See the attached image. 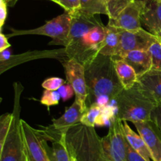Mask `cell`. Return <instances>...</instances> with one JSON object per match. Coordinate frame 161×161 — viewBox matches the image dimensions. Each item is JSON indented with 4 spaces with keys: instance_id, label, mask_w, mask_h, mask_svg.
I'll list each match as a JSON object with an SVG mask.
<instances>
[{
    "instance_id": "1",
    "label": "cell",
    "mask_w": 161,
    "mask_h": 161,
    "mask_svg": "<svg viewBox=\"0 0 161 161\" xmlns=\"http://www.w3.org/2000/svg\"><path fill=\"white\" fill-rule=\"evenodd\" d=\"M87 86L86 107L108 106L124 90L115 69L113 58L98 54L84 66Z\"/></svg>"
},
{
    "instance_id": "2",
    "label": "cell",
    "mask_w": 161,
    "mask_h": 161,
    "mask_svg": "<svg viewBox=\"0 0 161 161\" xmlns=\"http://www.w3.org/2000/svg\"><path fill=\"white\" fill-rule=\"evenodd\" d=\"M65 142L71 157L76 161H100L102 158L101 138L93 127L81 123L68 130Z\"/></svg>"
},
{
    "instance_id": "3",
    "label": "cell",
    "mask_w": 161,
    "mask_h": 161,
    "mask_svg": "<svg viewBox=\"0 0 161 161\" xmlns=\"http://www.w3.org/2000/svg\"><path fill=\"white\" fill-rule=\"evenodd\" d=\"M116 117L122 121L137 123L151 119L155 104L142 92L136 84L129 90H123L114 100Z\"/></svg>"
},
{
    "instance_id": "4",
    "label": "cell",
    "mask_w": 161,
    "mask_h": 161,
    "mask_svg": "<svg viewBox=\"0 0 161 161\" xmlns=\"http://www.w3.org/2000/svg\"><path fill=\"white\" fill-rule=\"evenodd\" d=\"M22 91L23 88L20 83H14L12 121L0 157V161H29L20 125V95Z\"/></svg>"
},
{
    "instance_id": "5",
    "label": "cell",
    "mask_w": 161,
    "mask_h": 161,
    "mask_svg": "<svg viewBox=\"0 0 161 161\" xmlns=\"http://www.w3.org/2000/svg\"><path fill=\"white\" fill-rule=\"evenodd\" d=\"M105 39V26L102 24L90 30L81 39L65 47L69 59H73L85 66L99 53Z\"/></svg>"
},
{
    "instance_id": "6",
    "label": "cell",
    "mask_w": 161,
    "mask_h": 161,
    "mask_svg": "<svg viewBox=\"0 0 161 161\" xmlns=\"http://www.w3.org/2000/svg\"><path fill=\"white\" fill-rule=\"evenodd\" d=\"M102 158L108 161H126L127 141L123 130V121L115 116L106 136L101 138Z\"/></svg>"
},
{
    "instance_id": "7",
    "label": "cell",
    "mask_w": 161,
    "mask_h": 161,
    "mask_svg": "<svg viewBox=\"0 0 161 161\" xmlns=\"http://www.w3.org/2000/svg\"><path fill=\"white\" fill-rule=\"evenodd\" d=\"M71 19H72V15L70 13L64 11L62 14L49 20L45 25L39 28L31 30H25V31L13 30L12 34L9 35L8 36L23 34L42 35L51 38L52 41L50 44L62 45L64 47L66 39L70 29Z\"/></svg>"
},
{
    "instance_id": "8",
    "label": "cell",
    "mask_w": 161,
    "mask_h": 161,
    "mask_svg": "<svg viewBox=\"0 0 161 161\" xmlns=\"http://www.w3.org/2000/svg\"><path fill=\"white\" fill-rule=\"evenodd\" d=\"M22 135L29 161H51L49 157L48 145L43 137L25 120L20 119Z\"/></svg>"
},
{
    "instance_id": "9",
    "label": "cell",
    "mask_w": 161,
    "mask_h": 161,
    "mask_svg": "<svg viewBox=\"0 0 161 161\" xmlns=\"http://www.w3.org/2000/svg\"><path fill=\"white\" fill-rule=\"evenodd\" d=\"M120 42L119 53L113 58H119L133 50H148L157 38L142 28L136 31H125L119 29Z\"/></svg>"
},
{
    "instance_id": "10",
    "label": "cell",
    "mask_w": 161,
    "mask_h": 161,
    "mask_svg": "<svg viewBox=\"0 0 161 161\" xmlns=\"http://www.w3.org/2000/svg\"><path fill=\"white\" fill-rule=\"evenodd\" d=\"M64 68L67 83L73 88L75 95V101L83 106L85 110L86 107V98H87V86L85 79L84 66L73 59H69L63 61Z\"/></svg>"
},
{
    "instance_id": "11",
    "label": "cell",
    "mask_w": 161,
    "mask_h": 161,
    "mask_svg": "<svg viewBox=\"0 0 161 161\" xmlns=\"http://www.w3.org/2000/svg\"><path fill=\"white\" fill-rule=\"evenodd\" d=\"M47 142H51V148L48 147L49 157L51 161H72L65 142L66 133L56 130L51 126L38 130Z\"/></svg>"
},
{
    "instance_id": "12",
    "label": "cell",
    "mask_w": 161,
    "mask_h": 161,
    "mask_svg": "<svg viewBox=\"0 0 161 161\" xmlns=\"http://www.w3.org/2000/svg\"><path fill=\"white\" fill-rule=\"evenodd\" d=\"M140 136L147 146L153 161L161 160V133L151 119L134 123Z\"/></svg>"
},
{
    "instance_id": "13",
    "label": "cell",
    "mask_w": 161,
    "mask_h": 161,
    "mask_svg": "<svg viewBox=\"0 0 161 161\" xmlns=\"http://www.w3.org/2000/svg\"><path fill=\"white\" fill-rule=\"evenodd\" d=\"M144 4L133 1L116 19L109 20L108 24L125 31H136L142 28L141 14Z\"/></svg>"
},
{
    "instance_id": "14",
    "label": "cell",
    "mask_w": 161,
    "mask_h": 161,
    "mask_svg": "<svg viewBox=\"0 0 161 161\" xmlns=\"http://www.w3.org/2000/svg\"><path fill=\"white\" fill-rule=\"evenodd\" d=\"M70 29L66 39L64 47L81 39L88 31L97 25L102 24L94 17H88L79 11L71 14Z\"/></svg>"
},
{
    "instance_id": "15",
    "label": "cell",
    "mask_w": 161,
    "mask_h": 161,
    "mask_svg": "<svg viewBox=\"0 0 161 161\" xmlns=\"http://www.w3.org/2000/svg\"><path fill=\"white\" fill-rule=\"evenodd\" d=\"M137 85L151 102L155 105L161 104V71L150 70L138 77Z\"/></svg>"
},
{
    "instance_id": "16",
    "label": "cell",
    "mask_w": 161,
    "mask_h": 161,
    "mask_svg": "<svg viewBox=\"0 0 161 161\" xmlns=\"http://www.w3.org/2000/svg\"><path fill=\"white\" fill-rule=\"evenodd\" d=\"M86 110L77 101L75 100L69 108L65 109L64 114L58 119H53L51 127L61 133H67L68 130L80 124L82 116Z\"/></svg>"
},
{
    "instance_id": "17",
    "label": "cell",
    "mask_w": 161,
    "mask_h": 161,
    "mask_svg": "<svg viewBox=\"0 0 161 161\" xmlns=\"http://www.w3.org/2000/svg\"><path fill=\"white\" fill-rule=\"evenodd\" d=\"M129 64L136 72L138 77L142 76L152 69V58L149 50H133L119 58Z\"/></svg>"
},
{
    "instance_id": "18",
    "label": "cell",
    "mask_w": 161,
    "mask_h": 161,
    "mask_svg": "<svg viewBox=\"0 0 161 161\" xmlns=\"http://www.w3.org/2000/svg\"><path fill=\"white\" fill-rule=\"evenodd\" d=\"M142 24L152 33L161 26V0H148L141 14Z\"/></svg>"
},
{
    "instance_id": "19",
    "label": "cell",
    "mask_w": 161,
    "mask_h": 161,
    "mask_svg": "<svg viewBox=\"0 0 161 161\" xmlns=\"http://www.w3.org/2000/svg\"><path fill=\"white\" fill-rule=\"evenodd\" d=\"M119 29L108 24L105 26V39L99 50V53L112 58L116 57L119 53Z\"/></svg>"
},
{
    "instance_id": "20",
    "label": "cell",
    "mask_w": 161,
    "mask_h": 161,
    "mask_svg": "<svg viewBox=\"0 0 161 161\" xmlns=\"http://www.w3.org/2000/svg\"><path fill=\"white\" fill-rule=\"evenodd\" d=\"M123 130H124L126 140L130 147L146 160L151 161L152 157H151L150 152L145 143L144 140L140 136L139 134H137L130 128V126L127 124V121H123Z\"/></svg>"
},
{
    "instance_id": "21",
    "label": "cell",
    "mask_w": 161,
    "mask_h": 161,
    "mask_svg": "<svg viewBox=\"0 0 161 161\" xmlns=\"http://www.w3.org/2000/svg\"><path fill=\"white\" fill-rule=\"evenodd\" d=\"M114 65L116 75L124 90L133 87L138 82V75L135 71L127 63L121 59H114Z\"/></svg>"
},
{
    "instance_id": "22",
    "label": "cell",
    "mask_w": 161,
    "mask_h": 161,
    "mask_svg": "<svg viewBox=\"0 0 161 161\" xmlns=\"http://www.w3.org/2000/svg\"><path fill=\"white\" fill-rule=\"evenodd\" d=\"M78 11L88 17H94L96 14L108 16L106 0H80Z\"/></svg>"
},
{
    "instance_id": "23",
    "label": "cell",
    "mask_w": 161,
    "mask_h": 161,
    "mask_svg": "<svg viewBox=\"0 0 161 161\" xmlns=\"http://www.w3.org/2000/svg\"><path fill=\"white\" fill-rule=\"evenodd\" d=\"M103 107H101L97 105H92L88 107L87 109L84 112L82 116L80 123L83 125L88 127H93L97 125L98 121L103 113Z\"/></svg>"
},
{
    "instance_id": "24",
    "label": "cell",
    "mask_w": 161,
    "mask_h": 161,
    "mask_svg": "<svg viewBox=\"0 0 161 161\" xmlns=\"http://www.w3.org/2000/svg\"><path fill=\"white\" fill-rule=\"evenodd\" d=\"M132 2L133 0H106L108 17L109 20L116 19Z\"/></svg>"
},
{
    "instance_id": "25",
    "label": "cell",
    "mask_w": 161,
    "mask_h": 161,
    "mask_svg": "<svg viewBox=\"0 0 161 161\" xmlns=\"http://www.w3.org/2000/svg\"><path fill=\"white\" fill-rule=\"evenodd\" d=\"M12 121V113H4L0 116V157Z\"/></svg>"
},
{
    "instance_id": "26",
    "label": "cell",
    "mask_w": 161,
    "mask_h": 161,
    "mask_svg": "<svg viewBox=\"0 0 161 161\" xmlns=\"http://www.w3.org/2000/svg\"><path fill=\"white\" fill-rule=\"evenodd\" d=\"M152 58V69L151 70L161 71V41H157L151 45L148 50Z\"/></svg>"
},
{
    "instance_id": "27",
    "label": "cell",
    "mask_w": 161,
    "mask_h": 161,
    "mask_svg": "<svg viewBox=\"0 0 161 161\" xmlns=\"http://www.w3.org/2000/svg\"><path fill=\"white\" fill-rule=\"evenodd\" d=\"M26 54L12 55V57L9 59L0 60V75L11 68L24 62L26 60Z\"/></svg>"
},
{
    "instance_id": "28",
    "label": "cell",
    "mask_w": 161,
    "mask_h": 161,
    "mask_svg": "<svg viewBox=\"0 0 161 161\" xmlns=\"http://www.w3.org/2000/svg\"><path fill=\"white\" fill-rule=\"evenodd\" d=\"M61 98V95L58 91H53L45 90L42 93L40 102L42 105H45L47 106H51V105H58Z\"/></svg>"
},
{
    "instance_id": "29",
    "label": "cell",
    "mask_w": 161,
    "mask_h": 161,
    "mask_svg": "<svg viewBox=\"0 0 161 161\" xmlns=\"http://www.w3.org/2000/svg\"><path fill=\"white\" fill-rule=\"evenodd\" d=\"M53 3L60 5L64 11L70 14L78 11L80 7V0H54Z\"/></svg>"
},
{
    "instance_id": "30",
    "label": "cell",
    "mask_w": 161,
    "mask_h": 161,
    "mask_svg": "<svg viewBox=\"0 0 161 161\" xmlns=\"http://www.w3.org/2000/svg\"><path fill=\"white\" fill-rule=\"evenodd\" d=\"M64 83H65V81L63 79L58 78V77H52L43 81V83H42V86L47 91H58V89Z\"/></svg>"
},
{
    "instance_id": "31",
    "label": "cell",
    "mask_w": 161,
    "mask_h": 161,
    "mask_svg": "<svg viewBox=\"0 0 161 161\" xmlns=\"http://www.w3.org/2000/svg\"><path fill=\"white\" fill-rule=\"evenodd\" d=\"M58 91L59 92L62 100L64 101V102L69 100V98H71V97L73 96V94H75L73 88H72V86H71L69 83H67V82H65V83L63 84L62 86L58 89Z\"/></svg>"
},
{
    "instance_id": "32",
    "label": "cell",
    "mask_w": 161,
    "mask_h": 161,
    "mask_svg": "<svg viewBox=\"0 0 161 161\" xmlns=\"http://www.w3.org/2000/svg\"><path fill=\"white\" fill-rule=\"evenodd\" d=\"M127 141V140H126ZM126 161H147L145 158H143L139 153L134 150L130 145L127 142V157Z\"/></svg>"
},
{
    "instance_id": "33",
    "label": "cell",
    "mask_w": 161,
    "mask_h": 161,
    "mask_svg": "<svg viewBox=\"0 0 161 161\" xmlns=\"http://www.w3.org/2000/svg\"><path fill=\"white\" fill-rule=\"evenodd\" d=\"M151 120L155 123L161 133V104L155 105L151 114Z\"/></svg>"
},
{
    "instance_id": "34",
    "label": "cell",
    "mask_w": 161,
    "mask_h": 161,
    "mask_svg": "<svg viewBox=\"0 0 161 161\" xmlns=\"http://www.w3.org/2000/svg\"><path fill=\"white\" fill-rule=\"evenodd\" d=\"M10 47V44L8 42L6 36L0 33V53L5 51Z\"/></svg>"
},
{
    "instance_id": "35",
    "label": "cell",
    "mask_w": 161,
    "mask_h": 161,
    "mask_svg": "<svg viewBox=\"0 0 161 161\" xmlns=\"http://www.w3.org/2000/svg\"><path fill=\"white\" fill-rule=\"evenodd\" d=\"M7 16V4L6 3L0 5V20L4 25V22Z\"/></svg>"
},
{
    "instance_id": "36",
    "label": "cell",
    "mask_w": 161,
    "mask_h": 161,
    "mask_svg": "<svg viewBox=\"0 0 161 161\" xmlns=\"http://www.w3.org/2000/svg\"><path fill=\"white\" fill-rule=\"evenodd\" d=\"M152 34L154 35V36H155L156 37L159 39V40L161 41V26L159 28H157V30H155L154 31H153Z\"/></svg>"
},
{
    "instance_id": "37",
    "label": "cell",
    "mask_w": 161,
    "mask_h": 161,
    "mask_svg": "<svg viewBox=\"0 0 161 161\" xmlns=\"http://www.w3.org/2000/svg\"><path fill=\"white\" fill-rule=\"evenodd\" d=\"M17 1H18V0H5L6 3L7 4V6H14V5L17 3Z\"/></svg>"
},
{
    "instance_id": "38",
    "label": "cell",
    "mask_w": 161,
    "mask_h": 161,
    "mask_svg": "<svg viewBox=\"0 0 161 161\" xmlns=\"http://www.w3.org/2000/svg\"><path fill=\"white\" fill-rule=\"evenodd\" d=\"M6 3V2H5V0H0V5H2L3 3Z\"/></svg>"
},
{
    "instance_id": "39",
    "label": "cell",
    "mask_w": 161,
    "mask_h": 161,
    "mask_svg": "<svg viewBox=\"0 0 161 161\" xmlns=\"http://www.w3.org/2000/svg\"><path fill=\"white\" fill-rule=\"evenodd\" d=\"M100 161H108V160H104L103 158H102V159H101V160H100Z\"/></svg>"
},
{
    "instance_id": "40",
    "label": "cell",
    "mask_w": 161,
    "mask_h": 161,
    "mask_svg": "<svg viewBox=\"0 0 161 161\" xmlns=\"http://www.w3.org/2000/svg\"><path fill=\"white\" fill-rule=\"evenodd\" d=\"M0 25H1V26H3V24L2 23V21H1V20H0Z\"/></svg>"
},
{
    "instance_id": "41",
    "label": "cell",
    "mask_w": 161,
    "mask_h": 161,
    "mask_svg": "<svg viewBox=\"0 0 161 161\" xmlns=\"http://www.w3.org/2000/svg\"><path fill=\"white\" fill-rule=\"evenodd\" d=\"M2 100H3V99H2V97H0V103H1V102H2Z\"/></svg>"
},
{
    "instance_id": "42",
    "label": "cell",
    "mask_w": 161,
    "mask_h": 161,
    "mask_svg": "<svg viewBox=\"0 0 161 161\" xmlns=\"http://www.w3.org/2000/svg\"><path fill=\"white\" fill-rule=\"evenodd\" d=\"M1 29H2V26L0 25V33H1Z\"/></svg>"
},
{
    "instance_id": "43",
    "label": "cell",
    "mask_w": 161,
    "mask_h": 161,
    "mask_svg": "<svg viewBox=\"0 0 161 161\" xmlns=\"http://www.w3.org/2000/svg\"><path fill=\"white\" fill-rule=\"evenodd\" d=\"M72 161H76V160H73V159H72Z\"/></svg>"
},
{
    "instance_id": "44",
    "label": "cell",
    "mask_w": 161,
    "mask_h": 161,
    "mask_svg": "<svg viewBox=\"0 0 161 161\" xmlns=\"http://www.w3.org/2000/svg\"><path fill=\"white\" fill-rule=\"evenodd\" d=\"M50 1H52V2H54V0H50Z\"/></svg>"
},
{
    "instance_id": "45",
    "label": "cell",
    "mask_w": 161,
    "mask_h": 161,
    "mask_svg": "<svg viewBox=\"0 0 161 161\" xmlns=\"http://www.w3.org/2000/svg\"><path fill=\"white\" fill-rule=\"evenodd\" d=\"M2 27H3V26H2Z\"/></svg>"
},
{
    "instance_id": "46",
    "label": "cell",
    "mask_w": 161,
    "mask_h": 161,
    "mask_svg": "<svg viewBox=\"0 0 161 161\" xmlns=\"http://www.w3.org/2000/svg\"></svg>"
},
{
    "instance_id": "47",
    "label": "cell",
    "mask_w": 161,
    "mask_h": 161,
    "mask_svg": "<svg viewBox=\"0 0 161 161\" xmlns=\"http://www.w3.org/2000/svg\"><path fill=\"white\" fill-rule=\"evenodd\" d=\"M160 161H161V160H160Z\"/></svg>"
}]
</instances>
